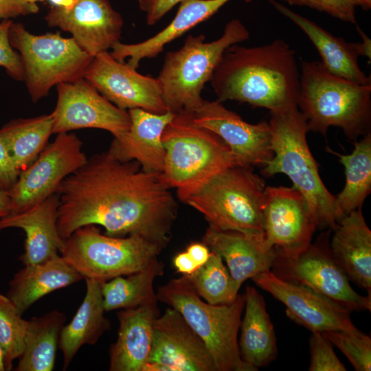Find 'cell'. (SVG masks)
<instances>
[{"label":"cell","instance_id":"6da1fadb","mask_svg":"<svg viewBox=\"0 0 371 371\" xmlns=\"http://www.w3.org/2000/svg\"><path fill=\"white\" fill-rule=\"evenodd\" d=\"M161 173L136 161L95 154L60 183L57 225L65 240L78 228L102 226L113 237L140 236L163 249L172 238L178 205Z\"/></svg>","mask_w":371,"mask_h":371},{"label":"cell","instance_id":"7a4b0ae2","mask_svg":"<svg viewBox=\"0 0 371 371\" xmlns=\"http://www.w3.org/2000/svg\"><path fill=\"white\" fill-rule=\"evenodd\" d=\"M210 82L221 102L236 100L271 113L298 108L295 52L282 39L260 46H229Z\"/></svg>","mask_w":371,"mask_h":371},{"label":"cell","instance_id":"3957f363","mask_svg":"<svg viewBox=\"0 0 371 371\" xmlns=\"http://www.w3.org/2000/svg\"><path fill=\"white\" fill-rule=\"evenodd\" d=\"M297 107L309 131L326 136L330 126H337L354 142L370 131L371 84L335 76L321 61L301 60Z\"/></svg>","mask_w":371,"mask_h":371},{"label":"cell","instance_id":"277c9868","mask_svg":"<svg viewBox=\"0 0 371 371\" xmlns=\"http://www.w3.org/2000/svg\"><path fill=\"white\" fill-rule=\"evenodd\" d=\"M271 114L269 124L273 155L263 166L262 175H287L308 201L317 229L334 230L345 214L322 181L307 143L309 129L305 116L298 108Z\"/></svg>","mask_w":371,"mask_h":371},{"label":"cell","instance_id":"5b68a950","mask_svg":"<svg viewBox=\"0 0 371 371\" xmlns=\"http://www.w3.org/2000/svg\"><path fill=\"white\" fill-rule=\"evenodd\" d=\"M249 38L245 25L233 19L219 38L205 42L203 34H190L181 48L168 52L157 78L167 110L173 114L196 111L204 100V85L210 81L225 51Z\"/></svg>","mask_w":371,"mask_h":371},{"label":"cell","instance_id":"8992f818","mask_svg":"<svg viewBox=\"0 0 371 371\" xmlns=\"http://www.w3.org/2000/svg\"><path fill=\"white\" fill-rule=\"evenodd\" d=\"M157 301L178 311L201 338L216 371H256L240 357L238 334L245 308V294L229 304H210L182 275L158 288Z\"/></svg>","mask_w":371,"mask_h":371},{"label":"cell","instance_id":"52a82bcc","mask_svg":"<svg viewBox=\"0 0 371 371\" xmlns=\"http://www.w3.org/2000/svg\"><path fill=\"white\" fill-rule=\"evenodd\" d=\"M161 139V177L182 202L216 174L238 166L228 146L214 132L194 124L191 113L175 114Z\"/></svg>","mask_w":371,"mask_h":371},{"label":"cell","instance_id":"ba28073f","mask_svg":"<svg viewBox=\"0 0 371 371\" xmlns=\"http://www.w3.org/2000/svg\"><path fill=\"white\" fill-rule=\"evenodd\" d=\"M265 187L252 167L233 166L214 175L183 202L201 212L212 228L263 238Z\"/></svg>","mask_w":371,"mask_h":371},{"label":"cell","instance_id":"9c48e42d","mask_svg":"<svg viewBox=\"0 0 371 371\" xmlns=\"http://www.w3.org/2000/svg\"><path fill=\"white\" fill-rule=\"evenodd\" d=\"M162 250L140 236H109L88 225L65 240L60 255L84 279L106 282L142 270Z\"/></svg>","mask_w":371,"mask_h":371},{"label":"cell","instance_id":"30bf717a","mask_svg":"<svg viewBox=\"0 0 371 371\" xmlns=\"http://www.w3.org/2000/svg\"><path fill=\"white\" fill-rule=\"evenodd\" d=\"M9 39L21 57L23 80L34 102L47 96L54 85L84 78L93 58L72 37L59 32L35 35L21 23H12Z\"/></svg>","mask_w":371,"mask_h":371},{"label":"cell","instance_id":"8fae6325","mask_svg":"<svg viewBox=\"0 0 371 371\" xmlns=\"http://www.w3.org/2000/svg\"><path fill=\"white\" fill-rule=\"evenodd\" d=\"M330 230L322 233L314 243L295 258L276 251L271 271L279 278L307 286L352 311L371 308V295L357 293L334 258L330 247Z\"/></svg>","mask_w":371,"mask_h":371},{"label":"cell","instance_id":"7c38bea8","mask_svg":"<svg viewBox=\"0 0 371 371\" xmlns=\"http://www.w3.org/2000/svg\"><path fill=\"white\" fill-rule=\"evenodd\" d=\"M82 142L74 133H58L36 159L21 170L14 186L7 191L11 212L26 210L57 192L60 183L87 161Z\"/></svg>","mask_w":371,"mask_h":371},{"label":"cell","instance_id":"4fadbf2b","mask_svg":"<svg viewBox=\"0 0 371 371\" xmlns=\"http://www.w3.org/2000/svg\"><path fill=\"white\" fill-rule=\"evenodd\" d=\"M263 242L287 258H295L311 245L317 223L305 196L295 188L266 186Z\"/></svg>","mask_w":371,"mask_h":371},{"label":"cell","instance_id":"5bb4252c","mask_svg":"<svg viewBox=\"0 0 371 371\" xmlns=\"http://www.w3.org/2000/svg\"><path fill=\"white\" fill-rule=\"evenodd\" d=\"M84 78L122 110L139 108L155 113L168 111L158 80L117 61L108 51L93 57Z\"/></svg>","mask_w":371,"mask_h":371},{"label":"cell","instance_id":"9a60e30c","mask_svg":"<svg viewBox=\"0 0 371 371\" xmlns=\"http://www.w3.org/2000/svg\"><path fill=\"white\" fill-rule=\"evenodd\" d=\"M57 102L53 115V133L85 128L110 132L113 137L125 134L131 120L122 110L102 96L85 78L56 85Z\"/></svg>","mask_w":371,"mask_h":371},{"label":"cell","instance_id":"2e32d148","mask_svg":"<svg viewBox=\"0 0 371 371\" xmlns=\"http://www.w3.org/2000/svg\"><path fill=\"white\" fill-rule=\"evenodd\" d=\"M143 371H216L201 338L182 315L168 308L153 324L151 350Z\"/></svg>","mask_w":371,"mask_h":371},{"label":"cell","instance_id":"e0dca14e","mask_svg":"<svg viewBox=\"0 0 371 371\" xmlns=\"http://www.w3.org/2000/svg\"><path fill=\"white\" fill-rule=\"evenodd\" d=\"M286 306L287 316L311 332L356 330L351 311L314 290L279 278L271 270L251 278Z\"/></svg>","mask_w":371,"mask_h":371},{"label":"cell","instance_id":"ac0fdd59","mask_svg":"<svg viewBox=\"0 0 371 371\" xmlns=\"http://www.w3.org/2000/svg\"><path fill=\"white\" fill-rule=\"evenodd\" d=\"M194 124L216 134L229 148L238 166H264L273 157L269 122L250 124L218 100H203L191 113Z\"/></svg>","mask_w":371,"mask_h":371},{"label":"cell","instance_id":"d6986e66","mask_svg":"<svg viewBox=\"0 0 371 371\" xmlns=\"http://www.w3.org/2000/svg\"><path fill=\"white\" fill-rule=\"evenodd\" d=\"M45 19L49 27L69 32L93 57L120 41L124 25L121 14L109 0H76L69 10L52 6Z\"/></svg>","mask_w":371,"mask_h":371},{"label":"cell","instance_id":"ffe728a7","mask_svg":"<svg viewBox=\"0 0 371 371\" xmlns=\"http://www.w3.org/2000/svg\"><path fill=\"white\" fill-rule=\"evenodd\" d=\"M129 130L113 137L107 150L120 161H137L144 171L161 173L165 159L162 133L175 114L170 111L155 113L142 109H128Z\"/></svg>","mask_w":371,"mask_h":371},{"label":"cell","instance_id":"44dd1931","mask_svg":"<svg viewBox=\"0 0 371 371\" xmlns=\"http://www.w3.org/2000/svg\"><path fill=\"white\" fill-rule=\"evenodd\" d=\"M59 196L56 192L23 211L0 218V230L16 227L25 234L23 265L44 262L60 253L65 240L58 229Z\"/></svg>","mask_w":371,"mask_h":371},{"label":"cell","instance_id":"7402d4cb","mask_svg":"<svg viewBox=\"0 0 371 371\" xmlns=\"http://www.w3.org/2000/svg\"><path fill=\"white\" fill-rule=\"evenodd\" d=\"M158 302L121 309L117 337L109 350L110 371H143L151 350Z\"/></svg>","mask_w":371,"mask_h":371},{"label":"cell","instance_id":"603a6c76","mask_svg":"<svg viewBox=\"0 0 371 371\" xmlns=\"http://www.w3.org/2000/svg\"><path fill=\"white\" fill-rule=\"evenodd\" d=\"M202 241L211 251L225 260L239 288L247 279L271 270L276 256V249L267 248L263 238L237 231H221L209 227Z\"/></svg>","mask_w":371,"mask_h":371},{"label":"cell","instance_id":"cb8c5ba5","mask_svg":"<svg viewBox=\"0 0 371 371\" xmlns=\"http://www.w3.org/2000/svg\"><path fill=\"white\" fill-rule=\"evenodd\" d=\"M230 0H183L172 21L161 31L148 39L135 44L120 41L112 47L111 55L117 61L137 69L144 58H153L160 54L164 47L186 32L208 19ZM249 3L252 0H245Z\"/></svg>","mask_w":371,"mask_h":371},{"label":"cell","instance_id":"d4e9b609","mask_svg":"<svg viewBox=\"0 0 371 371\" xmlns=\"http://www.w3.org/2000/svg\"><path fill=\"white\" fill-rule=\"evenodd\" d=\"M331 240L332 254L348 279L371 295V231L361 209L339 221Z\"/></svg>","mask_w":371,"mask_h":371},{"label":"cell","instance_id":"484cf974","mask_svg":"<svg viewBox=\"0 0 371 371\" xmlns=\"http://www.w3.org/2000/svg\"><path fill=\"white\" fill-rule=\"evenodd\" d=\"M269 2L297 25L318 51L322 63L333 74L361 85L371 84L370 77L361 69L355 43L347 42L328 32L315 22L275 0Z\"/></svg>","mask_w":371,"mask_h":371},{"label":"cell","instance_id":"4316f807","mask_svg":"<svg viewBox=\"0 0 371 371\" xmlns=\"http://www.w3.org/2000/svg\"><path fill=\"white\" fill-rule=\"evenodd\" d=\"M84 278L60 254L38 264L24 265L9 282L6 295L21 315L45 295Z\"/></svg>","mask_w":371,"mask_h":371},{"label":"cell","instance_id":"83f0119b","mask_svg":"<svg viewBox=\"0 0 371 371\" xmlns=\"http://www.w3.org/2000/svg\"><path fill=\"white\" fill-rule=\"evenodd\" d=\"M86 293L71 321L64 325L60 333L58 348L63 356V370H66L83 345L95 344L110 329L105 317L102 281L85 278Z\"/></svg>","mask_w":371,"mask_h":371},{"label":"cell","instance_id":"f1b7e54d","mask_svg":"<svg viewBox=\"0 0 371 371\" xmlns=\"http://www.w3.org/2000/svg\"><path fill=\"white\" fill-rule=\"evenodd\" d=\"M245 296V311L238 341L240 355L245 363L258 369L269 366L277 358L276 333L262 295L248 285Z\"/></svg>","mask_w":371,"mask_h":371},{"label":"cell","instance_id":"f546056e","mask_svg":"<svg viewBox=\"0 0 371 371\" xmlns=\"http://www.w3.org/2000/svg\"><path fill=\"white\" fill-rule=\"evenodd\" d=\"M66 316L54 310L28 320L23 353L15 371H52Z\"/></svg>","mask_w":371,"mask_h":371},{"label":"cell","instance_id":"4dcf8cb0","mask_svg":"<svg viewBox=\"0 0 371 371\" xmlns=\"http://www.w3.org/2000/svg\"><path fill=\"white\" fill-rule=\"evenodd\" d=\"M52 113L31 118L12 120L0 129L5 143L17 168L22 170L31 164L48 144L53 134Z\"/></svg>","mask_w":371,"mask_h":371},{"label":"cell","instance_id":"1f68e13d","mask_svg":"<svg viewBox=\"0 0 371 371\" xmlns=\"http://www.w3.org/2000/svg\"><path fill=\"white\" fill-rule=\"evenodd\" d=\"M164 272V263L158 258L146 267L126 276H117L102 284L103 304L106 311L126 309L158 302L153 284Z\"/></svg>","mask_w":371,"mask_h":371},{"label":"cell","instance_id":"d6a6232c","mask_svg":"<svg viewBox=\"0 0 371 371\" xmlns=\"http://www.w3.org/2000/svg\"><path fill=\"white\" fill-rule=\"evenodd\" d=\"M353 144L354 150L350 155H341L328 149L339 157L345 168L344 188L335 196L339 209L345 215L361 209L371 192V132L359 141H354Z\"/></svg>","mask_w":371,"mask_h":371},{"label":"cell","instance_id":"836d02e7","mask_svg":"<svg viewBox=\"0 0 371 371\" xmlns=\"http://www.w3.org/2000/svg\"><path fill=\"white\" fill-rule=\"evenodd\" d=\"M196 293L210 304H229L240 288L233 280L223 258L211 251L208 260L190 275H184Z\"/></svg>","mask_w":371,"mask_h":371},{"label":"cell","instance_id":"e575fe53","mask_svg":"<svg viewBox=\"0 0 371 371\" xmlns=\"http://www.w3.org/2000/svg\"><path fill=\"white\" fill-rule=\"evenodd\" d=\"M28 320L22 318L12 301L0 293V343L4 352L5 370L23 353Z\"/></svg>","mask_w":371,"mask_h":371},{"label":"cell","instance_id":"d590c367","mask_svg":"<svg viewBox=\"0 0 371 371\" xmlns=\"http://www.w3.org/2000/svg\"><path fill=\"white\" fill-rule=\"evenodd\" d=\"M347 357L357 371L371 370V338L361 330H331L322 332Z\"/></svg>","mask_w":371,"mask_h":371},{"label":"cell","instance_id":"8d00e7d4","mask_svg":"<svg viewBox=\"0 0 371 371\" xmlns=\"http://www.w3.org/2000/svg\"><path fill=\"white\" fill-rule=\"evenodd\" d=\"M309 346L311 354L309 371L346 370L335 354L332 343L322 332H312Z\"/></svg>","mask_w":371,"mask_h":371},{"label":"cell","instance_id":"74e56055","mask_svg":"<svg viewBox=\"0 0 371 371\" xmlns=\"http://www.w3.org/2000/svg\"><path fill=\"white\" fill-rule=\"evenodd\" d=\"M290 5L307 6L325 12L345 22L357 24L355 7L352 0H282Z\"/></svg>","mask_w":371,"mask_h":371},{"label":"cell","instance_id":"f35d334b","mask_svg":"<svg viewBox=\"0 0 371 371\" xmlns=\"http://www.w3.org/2000/svg\"><path fill=\"white\" fill-rule=\"evenodd\" d=\"M13 21L4 19L0 23V66L16 80H23V66L19 53L11 45L9 30Z\"/></svg>","mask_w":371,"mask_h":371},{"label":"cell","instance_id":"ab89813d","mask_svg":"<svg viewBox=\"0 0 371 371\" xmlns=\"http://www.w3.org/2000/svg\"><path fill=\"white\" fill-rule=\"evenodd\" d=\"M20 172L0 137V191H8L17 181Z\"/></svg>","mask_w":371,"mask_h":371},{"label":"cell","instance_id":"60d3db41","mask_svg":"<svg viewBox=\"0 0 371 371\" xmlns=\"http://www.w3.org/2000/svg\"><path fill=\"white\" fill-rule=\"evenodd\" d=\"M139 9L146 13V23L154 25L175 5L183 0H137Z\"/></svg>","mask_w":371,"mask_h":371},{"label":"cell","instance_id":"b9f144b4","mask_svg":"<svg viewBox=\"0 0 371 371\" xmlns=\"http://www.w3.org/2000/svg\"><path fill=\"white\" fill-rule=\"evenodd\" d=\"M38 12L37 4L26 0H0V19H10L21 15L36 14Z\"/></svg>","mask_w":371,"mask_h":371},{"label":"cell","instance_id":"7bdbcfd3","mask_svg":"<svg viewBox=\"0 0 371 371\" xmlns=\"http://www.w3.org/2000/svg\"><path fill=\"white\" fill-rule=\"evenodd\" d=\"M173 264L177 272L182 275H190L199 267L187 251L176 255L173 259Z\"/></svg>","mask_w":371,"mask_h":371},{"label":"cell","instance_id":"ee69618b","mask_svg":"<svg viewBox=\"0 0 371 371\" xmlns=\"http://www.w3.org/2000/svg\"><path fill=\"white\" fill-rule=\"evenodd\" d=\"M192 259L199 267L203 265L209 258L211 251L203 243L190 244L186 250Z\"/></svg>","mask_w":371,"mask_h":371},{"label":"cell","instance_id":"f6af8a7d","mask_svg":"<svg viewBox=\"0 0 371 371\" xmlns=\"http://www.w3.org/2000/svg\"><path fill=\"white\" fill-rule=\"evenodd\" d=\"M356 29L361 38V42L355 43L359 56L371 59V40L368 35L356 24Z\"/></svg>","mask_w":371,"mask_h":371},{"label":"cell","instance_id":"bcb514c9","mask_svg":"<svg viewBox=\"0 0 371 371\" xmlns=\"http://www.w3.org/2000/svg\"><path fill=\"white\" fill-rule=\"evenodd\" d=\"M11 201L5 191H0V218L11 212Z\"/></svg>","mask_w":371,"mask_h":371},{"label":"cell","instance_id":"7dc6e473","mask_svg":"<svg viewBox=\"0 0 371 371\" xmlns=\"http://www.w3.org/2000/svg\"><path fill=\"white\" fill-rule=\"evenodd\" d=\"M52 6L62 8L65 10L71 8L76 0H48Z\"/></svg>","mask_w":371,"mask_h":371},{"label":"cell","instance_id":"c3c4849f","mask_svg":"<svg viewBox=\"0 0 371 371\" xmlns=\"http://www.w3.org/2000/svg\"><path fill=\"white\" fill-rule=\"evenodd\" d=\"M356 6H360L365 10H368L371 8V0H352Z\"/></svg>","mask_w":371,"mask_h":371},{"label":"cell","instance_id":"681fc988","mask_svg":"<svg viewBox=\"0 0 371 371\" xmlns=\"http://www.w3.org/2000/svg\"><path fill=\"white\" fill-rule=\"evenodd\" d=\"M4 352L0 343V371H5Z\"/></svg>","mask_w":371,"mask_h":371},{"label":"cell","instance_id":"f907efd6","mask_svg":"<svg viewBox=\"0 0 371 371\" xmlns=\"http://www.w3.org/2000/svg\"><path fill=\"white\" fill-rule=\"evenodd\" d=\"M28 2L36 3L37 1H44L45 0H26Z\"/></svg>","mask_w":371,"mask_h":371}]
</instances>
